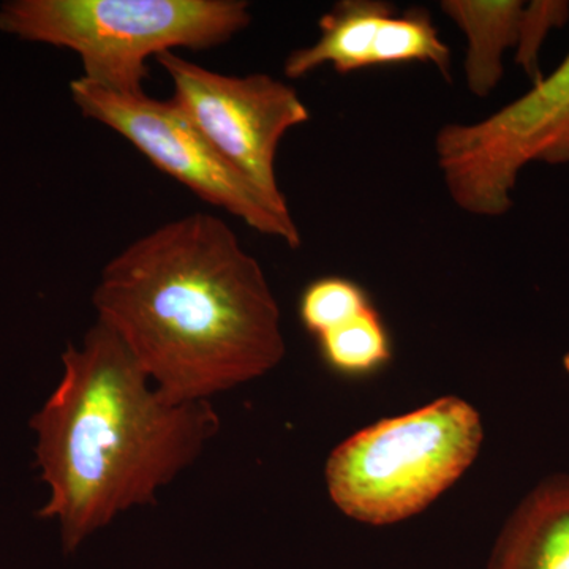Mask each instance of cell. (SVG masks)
Returning <instances> with one entry per match:
<instances>
[{"mask_svg":"<svg viewBox=\"0 0 569 569\" xmlns=\"http://www.w3.org/2000/svg\"><path fill=\"white\" fill-rule=\"evenodd\" d=\"M488 569H569V475L542 479L498 535Z\"/></svg>","mask_w":569,"mask_h":569,"instance_id":"obj_8","label":"cell"},{"mask_svg":"<svg viewBox=\"0 0 569 569\" xmlns=\"http://www.w3.org/2000/svg\"><path fill=\"white\" fill-rule=\"evenodd\" d=\"M522 0H443L440 9L467 40L463 74L471 96L486 99L505 74V54L518 41Z\"/></svg>","mask_w":569,"mask_h":569,"instance_id":"obj_10","label":"cell"},{"mask_svg":"<svg viewBox=\"0 0 569 569\" xmlns=\"http://www.w3.org/2000/svg\"><path fill=\"white\" fill-rule=\"evenodd\" d=\"M395 13V7L383 0L337 2L320 18L318 40L288 56L284 77L299 80L325 66L340 74L370 69L378 32Z\"/></svg>","mask_w":569,"mask_h":569,"instance_id":"obj_9","label":"cell"},{"mask_svg":"<svg viewBox=\"0 0 569 569\" xmlns=\"http://www.w3.org/2000/svg\"><path fill=\"white\" fill-rule=\"evenodd\" d=\"M568 20L569 2L567 0H533V2L523 3L515 61L530 78L531 84L542 77L539 70L542 44L553 29L563 28Z\"/></svg>","mask_w":569,"mask_h":569,"instance_id":"obj_14","label":"cell"},{"mask_svg":"<svg viewBox=\"0 0 569 569\" xmlns=\"http://www.w3.org/2000/svg\"><path fill=\"white\" fill-rule=\"evenodd\" d=\"M372 307L369 296L346 277H323L309 283L299 299V317L310 335H326Z\"/></svg>","mask_w":569,"mask_h":569,"instance_id":"obj_13","label":"cell"},{"mask_svg":"<svg viewBox=\"0 0 569 569\" xmlns=\"http://www.w3.org/2000/svg\"><path fill=\"white\" fill-rule=\"evenodd\" d=\"M70 92L84 118L121 134L149 162L206 203L230 212L247 227L280 239L291 249L301 246L290 206L276 203L261 192L171 100L162 102L144 92L108 91L82 77L70 82Z\"/></svg>","mask_w":569,"mask_h":569,"instance_id":"obj_6","label":"cell"},{"mask_svg":"<svg viewBox=\"0 0 569 569\" xmlns=\"http://www.w3.org/2000/svg\"><path fill=\"white\" fill-rule=\"evenodd\" d=\"M252 22L244 0H11L0 32L77 52L84 80L140 93L146 61L228 43Z\"/></svg>","mask_w":569,"mask_h":569,"instance_id":"obj_3","label":"cell"},{"mask_svg":"<svg viewBox=\"0 0 569 569\" xmlns=\"http://www.w3.org/2000/svg\"><path fill=\"white\" fill-rule=\"evenodd\" d=\"M408 62L430 63L451 81V50L425 10H411L402 17L392 14L377 36L372 67Z\"/></svg>","mask_w":569,"mask_h":569,"instance_id":"obj_12","label":"cell"},{"mask_svg":"<svg viewBox=\"0 0 569 569\" xmlns=\"http://www.w3.org/2000/svg\"><path fill=\"white\" fill-rule=\"evenodd\" d=\"M321 355L343 376H367L391 359V342L376 307L318 337Z\"/></svg>","mask_w":569,"mask_h":569,"instance_id":"obj_11","label":"cell"},{"mask_svg":"<svg viewBox=\"0 0 569 569\" xmlns=\"http://www.w3.org/2000/svg\"><path fill=\"white\" fill-rule=\"evenodd\" d=\"M482 441L477 408L459 397H441L342 441L326 462L329 497L358 522H402L459 481Z\"/></svg>","mask_w":569,"mask_h":569,"instance_id":"obj_4","label":"cell"},{"mask_svg":"<svg viewBox=\"0 0 569 569\" xmlns=\"http://www.w3.org/2000/svg\"><path fill=\"white\" fill-rule=\"evenodd\" d=\"M563 367H565V370H567V372L569 373V353L565 355Z\"/></svg>","mask_w":569,"mask_h":569,"instance_id":"obj_15","label":"cell"},{"mask_svg":"<svg viewBox=\"0 0 569 569\" xmlns=\"http://www.w3.org/2000/svg\"><path fill=\"white\" fill-rule=\"evenodd\" d=\"M61 381L33 415L36 467L50 497L37 512L54 520L74 553L122 512L157 493L200 458L220 430L212 400L160 395L121 339L97 320L62 355Z\"/></svg>","mask_w":569,"mask_h":569,"instance_id":"obj_2","label":"cell"},{"mask_svg":"<svg viewBox=\"0 0 569 569\" xmlns=\"http://www.w3.org/2000/svg\"><path fill=\"white\" fill-rule=\"evenodd\" d=\"M92 305L171 402L212 400L271 372L287 353L263 268L209 212L127 246L104 266Z\"/></svg>","mask_w":569,"mask_h":569,"instance_id":"obj_1","label":"cell"},{"mask_svg":"<svg viewBox=\"0 0 569 569\" xmlns=\"http://www.w3.org/2000/svg\"><path fill=\"white\" fill-rule=\"evenodd\" d=\"M438 170L452 203L475 217L511 211L519 176L529 164L569 167V52L488 118L452 122L436 137Z\"/></svg>","mask_w":569,"mask_h":569,"instance_id":"obj_5","label":"cell"},{"mask_svg":"<svg viewBox=\"0 0 569 569\" xmlns=\"http://www.w3.org/2000/svg\"><path fill=\"white\" fill-rule=\"evenodd\" d=\"M156 61L170 77L176 108L261 192L288 204L277 181V152L284 134L310 119L293 86L266 73H217L176 52Z\"/></svg>","mask_w":569,"mask_h":569,"instance_id":"obj_7","label":"cell"}]
</instances>
